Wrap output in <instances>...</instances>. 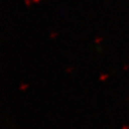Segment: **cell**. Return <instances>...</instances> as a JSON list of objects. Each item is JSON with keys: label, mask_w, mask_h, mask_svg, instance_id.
Returning <instances> with one entry per match:
<instances>
[{"label": "cell", "mask_w": 129, "mask_h": 129, "mask_svg": "<svg viewBox=\"0 0 129 129\" xmlns=\"http://www.w3.org/2000/svg\"><path fill=\"white\" fill-rule=\"evenodd\" d=\"M105 78H107V75H102V76L100 77L101 80H105Z\"/></svg>", "instance_id": "obj_1"}]
</instances>
